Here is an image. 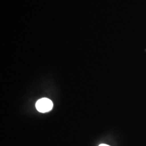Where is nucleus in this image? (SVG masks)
<instances>
[{
	"instance_id": "f257e3e1",
	"label": "nucleus",
	"mask_w": 146,
	"mask_h": 146,
	"mask_svg": "<svg viewBox=\"0 0 146 146\" xmlns=\"http://www.w3.org/2000/svg\"><path fill=\"white\" fill-rule=\"evenodd\" d=\"M53 104L50 100L42 98L38 100L36 103L37 110L40 113H47L52 110Z\"/></svg>"
},
{
	"instance_id": "f03ea898",
	"label": "nucleus",
	"mask_w": 146,
	"mask_h": 146,
	"mask_svg": "<svg viewBox=\"0 0 146 146\" xmlns=\"http://www.w3.org/2000/svg\"><path fill=\"white\" fill-rule=\"evenodd\" d=\"M99 146H110L109 145H106V144H101V145H100Z\"/></svg>"
}]
</instances>
